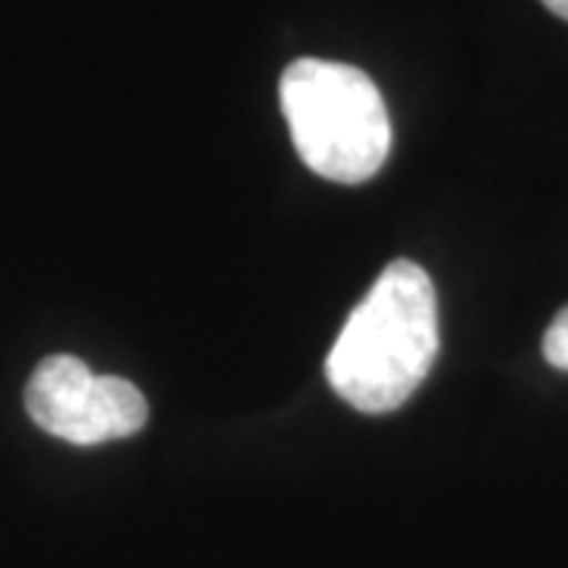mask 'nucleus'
Returning <instances> with one entry per match:
<instances>
[{
    "instance_id": "nucleus-1",
    "label": "nucleus",
    "mask_w": 568,
    "mask_h": 568,
    "mask_svg": "<svg viewBox=\"0 0 568 568\" xmlns=\"http://www.w3.org/2000/svg\"><path fill=\"white\" fill-rule=\"evenodd\" d=\"M439 354V304L424 265L395 260L347 316L328 351L325 376L364 414L398 410Z\"/></svg>"
},
{
    "instance_id": "nucleus-2",
    "label": "nucleus",
    "mask_w": 568,
    "mask_h": 568,
    "mask_svg": "<svg viewBox=\"0 0 568 568\" xmlns=\"http://www.w3.org/2000/svg\"><path fill=\"white\" fill-rule=\"evenodd\" d=\"M278 95L297 155L313 174L335 183L379 174L392 152V121L364 70L304 58L284 70Z\"/></svg>"
},
{
    "instance_id": "nucleus-3",
    "label": "nucleus",
    "mask_w": 568,
    "mask_h": 568,
    "mask_svg": "<svg viewBox=\"0 0 568 568\" xmlns=\"http://www.w3.org/2000/svg\"><path fill=\"white\" fill-rule=\"evenodd\" d=\"M26 410L32 424L73 446H102L140 433L149 420L142 392L121 376H99L80 357H44L29 386Z\"/></svg>"
},
{
    "instance_id": "nucleus-4",
    "label": "nucleus",
    "mask_w": 568,
    "mask_h": 568,
    "mask_svg": "<svg viewBox=\"0 0 568 568\" xmlns=\"http://www.w3.org/2000/svg\"><path fill=\"white\" fill-rule=\"evenodd\" d=\"M544 357L549 366L568 373V306H562L559 316L549 323L547 335H544Z\"/></svg>"
},
{
    "instance_id": "nucleus-5",
    "label": "nucleus",
    "mask_w": 568,
    "mask_h": 568,
    "mask_svg": "<svg viewBox=\"0 0 568 568\" xmlns=\"http://www.w3.org/2000/svg\"><path fill=\"white\" fill-rule=\"evenodd\" d=\"M544 7H547L549 13H556L559 20L568 22V0H540Z\"/></svg>"
}]
</instances>
